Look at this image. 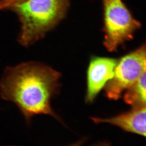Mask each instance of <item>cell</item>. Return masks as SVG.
I'll list each match as a JSON object with an SVG mask.
<instances>
[{
    "mask_svg": "<svg viewBox=\"0 0 146 146\" xmlns=\"http://www.w3.org/2000/svg\"><path fill=\"white\" fill-rule=\"evenodd\" d=\"M60 77L59 72L40 62L7 67L0 81V95L18 106L27 123L38 114L59 119L51 101L58 92Z\"/></svg>",
    "mask_w": 146,
    "mask_h": 146,
    "instance_id": "6da1fadb",
    "label": "cell"
},
{
    "mask_svg": "<svg viewBox=\"0 0 146 146\" xmlns=\"http://www.w3.org/2000/svg\"><path fill=\"white\" fill-rule=\"evenodd\" d=\"M69 0H27L14 8L21 23L20 44L29 46L42 38L66 15Z\"/></svg>",
    "mask_w": 146,
    "mask_h": 146,
    "instance_id": "7a4b0ae2",
    "label": "cell"
},
{
    "mask_svg": "<svg viewBox=\"0 0 146 146\" xmlns=\"http://www.w3.org/2000/svg\"><path fill=\"white\" fill-rule=\"evenodd\" d=\"M104 11V40L108 51L113 52L132 39L141 24L132 16L122 0H102Z\"/></svg>",
    "mask_w": 146,
    "mask_h": 146,
    "instance_id": "3957f363",
    "label": "cell"
},
{
    "mask_svg": "<svg viewBox=\"0 0 146 146\" xmlns=\"http://www.w3.org/2000/svg\"><path fill=\"white\" fill-rule=\"evenodd\" d=\"M145 44L129 53L118 61L113 77L105 86V95L113 100L119 99L124 91L146 72Z\"/></svg>",
    "mask_w": 146,
    "mask_h": 146,
    "instance_id": "277c9868",
    "label": "cell"
},
{
    "mask_svg": "<svg viewBox=\"0 0 146 146\" xmlns=\"http://www.w3.org/2000/svg\"><path fill=\"white\" fill-rule=\"evenodd\" d=\"M118 61L108 57H95L91 59L87 72L86 102L94 101L101 90L113 77Z\"/></svg>",
    "mask_w": 146,
    "mask_h": 146,
    "instance_id": "5b68a950",
    "label": "cell"
},
{
    "mask_svg": "<svg viewBox=\"0 0 146 146\" xmlns=\"http://www.w3.org/2000/svg\"><path fill=\"white\" fill-rule=\"evenodd\" d=\"M146 106L132 108L130 112L109 118L91 117L94 123H108L123 131L146 136Z\"/></svg>",
    "mask_w": 146,
    "mask_h": 146,
    "instance_id": "8992f818",
    "label": "cell"
},
{
    "mask_svg": "<svg viewBox=\"0 0 146 146\" xmlns=\"http://www.w3.org/2000/svg\"><path fill=\"white\" fill-rule=\"evenodd\" d=\"M146 72L133 84L126 90L124 102L132 108L146 106Z\"/></svg>",
    "mask_w": 146,
    "mask_h": 146,
    "instance_id": "52a82bcc",
    "label": "cell"
},
{
    "mask_svg": "<svg viewBox=\"0 0 146 146\" xmlns=\"http://www.w3.org/2000/svg\"><path fill=\"white\" fill-rule=\"evenodd\" d=\"M27 0H0V9L15 6L23 3Z\"/></svg>",
    "mask_w": 146,
    "mask_h": 146,
    "instance_id": "ba28073f",
    "label": "cell"
}]
</instances>
